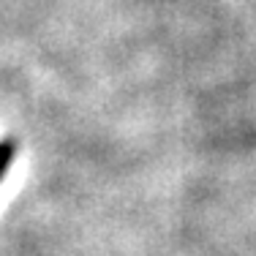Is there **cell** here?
Instances as JSON below:
<instances>
[{
  "instance_id": "cell-1",
  "label": "cell",
  "mask_w": 256,
  "mask_h": 256,
  "mask_svg": "<svg viewBox=\"0 0 256 256\" xmlns=\"http://www.w3.org/2000/svg\"><path fill=\"white\" fill-rule=\"evenodd\" d=\"M11 161H14V142H0V180L8 172Z\"/></svg>"
}]
</instances>
